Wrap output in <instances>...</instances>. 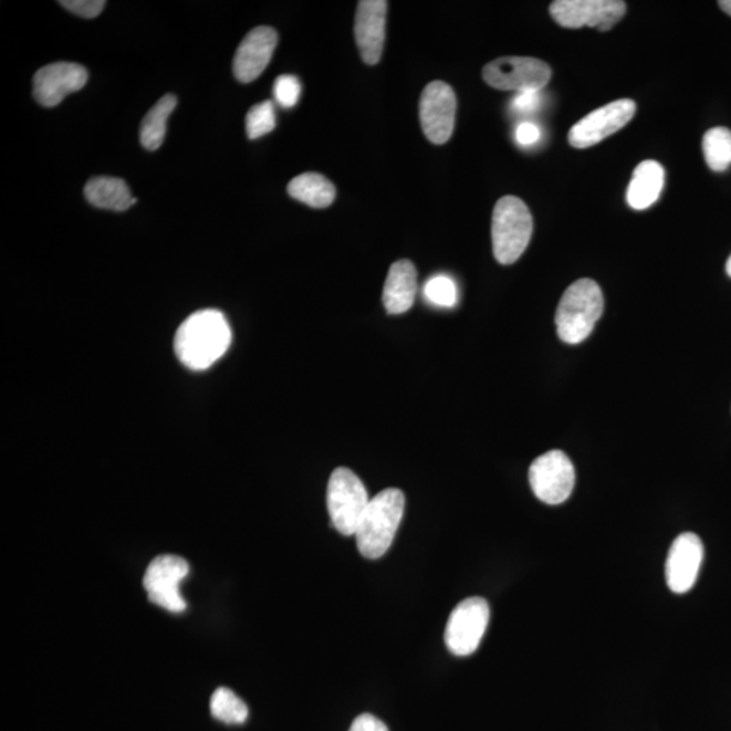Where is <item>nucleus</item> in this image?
Listing matches in <instances>:
<instances>
[{
    "mask_svg": "<svg viewBox=\"0 0 731 731\" xmlns=\"http://www.w3.org/2000/svg\"><path fill=\"white\" fill-rule=\"evenodd\" d=\"M232 330L223 313L203 310L192 313L177 331L174 349L190 370L202 372L213 366L228 352Z\"/></svg>",
    "mask_w": 731,
    "mask_h": 731,
    "instance_id": "obj_1",
    "label": "nucleus"
},
{
    "mask_svg": "<svg viewBox=\"0 0 731 731\" xmlns=\"http://www.w3.org/2000/svg\"><path fill=\"white\" fill-rule=\"evenodd\" d=\"M405 510L400 489L389 488L370 499L356 529V545L367 560H378L388 552L395 540Z\"/></svg>",
    "mask_w": 731,
    "mask_h": 731,
    "instance_id": "obj_2",
    "label": "nucleus"
},
{
    "mask_svg": "<svg viewBox=\"0 0 731 731\" xmlns=\"http://www.w3.org/2000/svg\"><path fill=\"white\" fill-rule=\"evenodd\" d=\"M604 311L602 289L595 281L583 278L572 283L562 295L555 325L562 342L578 344L587 340Z\"/></svg>",
    "mask_w": 731,
    "mask_h": 731,
    "instance_id": "obj_3",
    "label": "nucleus"
},
{
    "mask_svg": "<svg viewBox=\"0 0 731 731\" xmlns=\"http://www.w3.org/2000/svg\"><path fill=\"white\" fill-rule=\"evenodd\" d=\"M533 234V216L522 199L500 198L493 210L492 243L500 264L515 263L523 255Z\"/></svg>",
    "mask_w": 731,
    "mask_h": 731,
    "instance_id": "obj_4",
    "label": "nucleus"
},
{
    "mask_svg": "<svg viewBox=\"0 0 731 731\" xmlns=\"http://www.w3.org/2000/svg\"><path fill=\"white\" fill-rule=\"evenodd\" d=\"M370 499L364 482L354 471L337 468L331 474L327 489V505L331 522L341 534L355 535Z\"/></svg>",
    "mask_w": 731,
    "mask_h": 731,
    "instance_id": "obj_5",
    "label": "nucleus"
},
{
    "mask_svg": "<svg viewBox=\"0 0 731 731\" xmlns=\"http://www.w3.org/2000/svg\"><path fill=\"white\" fill-rule=\"evenodd\" d=\"M552 69L540 59L500 58L483 66L489 86L503 92H542L552 79Z\"/></svg>",
    "mask_w": 731,
    "mask_h": 731,
    "instance_id": "obj_6",
    "label": "nucleus"
},
{
    "mask_svg": "<svg viewBox=\"0 0 731 731\" xmlns=\"http://www.w3.org/2000/svg\"><path fill=\"white\" fill-rule=\"evenodd\" d=\"M529 480L537 499L549 505H558L570 499L575 489L576 471L564 451L552 450L531 464Z\"/></svg>",
    "mask_w": 731,
    "mask_h": 731,
    "instance_id": "obj_7",
    "label": "nucleus"
},
{
    "mask_svg": "<svg viewBox=\"0 0 731 731\" xmlns=\"http://www.w3.org/2000/svg\"><path fill=\"white\" fill-rule=\"evenodd\" d=\"M489 604L482 597H469L458 604L447 622L445 643L452 655L464 657L474 654L489 624Z\"/></svg>",
    "mask_w": 731,
    "mask_h": 731,
    "instance_id": "obj_8",
    "label": "nucleus"
},
{
    "mask_svg": "<svg viewBox=\"0 0 731 731\" xmlns=\"http://www.w3.org/2000/svg\"><path fill=\"white\" fill-rule=\"evenodd\" d=\"M189 575V564L174 554L159 555L150 562L144 576V588L148 599L170 613H184L186 602L180 595L179 584Z\"/></svg>",
    "mask_w": 731,
    "mask_h": 731,
    "instance_id": "obj_9",
    "label": "nucleus"
},
{
    "mask_svg": "<svg viewBox=\"0 0 731 731\" xmlns=\"http://www.w3.org/2000/svg\"><path fill=\"white\" fill-rule=\"evenodd\" d=\"M622 0H555L550 14L562 28H596L607 32L626 14Z\"/></svg>",
    "mask_w": 731,
    "mask_h": 731,
    "instance_id": "obj_10",
    "label": "nucleus"
},
{
    "mask_svg": "<svg viewBox=\"0 0 731 731\" xmlns=\"http://www.w3.org/2000/svg\"><path fill=\"white\" fill-rule=\"evenodd\" d=\"M457 98L449 84L435 81L425 88L420 100L422 132L432 144L442 145L455 132Z\"/></svg>",
    "mask_w": 731,
    "mask_h": 731,
    "instance_id": "obj_11",
    "label": "nucleus"
},
{
    "mask_svg": "<svg viewBox=\"0 0 731 731\" xmlns=\"http://www.w3.org/2000/svg\"><path fill=\"white\" fill-rule=\"evenodd\" d=\"M636 112L637 106L631 100L615 101L597 108L573 125L567 136L570 144L578 149L594 147L630 123Z\"/></svg>",
    "mask_w": 731,
    "mask_h": 731,
    "instance_id": "obj_12",
    "label": "nucleus"
},
{
    "mask_svg": "<svg viewBox=\"0 0 731 731\" xmlns=\"http://www.w3.org/2000/svg\"><path fill=\"white\" fill-rule=\"evenodd\" d=\"M87 79V70L81 64L60 62L42 66L33 79L34 98L42 106H58L66 95L86 86Z\"/></svg>",
    "mask_w": 731,
    "mask_h": 731,
    "instance_id": "obj_13",
    "label": "nucleus"
},
{
    "mask_svg": "<svg viewBox=\"0 0 731 731\" xmlns=\"http://www.w3.org/2000/svg\"><path fill=\"white\" fill-rule=\"evenodd\" d=\"M703 557V543L697 534L685 533L676 537L666 565L669 589L679 595L691 591L697 583Z\"/></svg>",
    "mask_w": 731,
    "mask_h": 731,
    "instance_id": "obj_14",
    "label": "nucleus"
},
{
    "mask_svg": "<svg viewBox=\"0 0 731 731\" xmlns=\"http://www.w3.org/2000/svg\"><path fill=\"white\" fill-rule=\"evenodd\" d=\"M278 34L273 28L252 29L238 48L233 60V74L241 83H251L262 75L273 58Z\"/></svg>",
    "mask_w": 731,
    "mask_h": 731,
    "instance_id": "obj_15",
    "label": "nucleus"
},
{
    "mask_svg": "<svg viewBox=\"0 0 731 731\" xmlns=\"http://www.w3.org/2000/svg\"><path fill=\"white\" fill-rule=\"evenodd\" d=\"M386 13L385 0H362L355 18V38L364 62L377 64L383 56L385 44Z\"/></svg>",
    "mask_w": 731,
    "mask_h": 731,
    "instance_id": "obj_16",
    "label": "nucleus"
},
{
    "mask_svg": "<svg viewBox=\"0 0 731 731\" xmlns=\"http://www.w3.org/2000/svg\"><path fill=\"white\" fill-rule=\"evenodd\" d=\"M418 294V271L407 259L391 264L386 278L383 301L389 314H403L414 306Z\"/></svg>",
    "mask_w": 731,
    "mask_h": 731,
    "instance_id": "obj_17",
    "label": "nucleus"
},
{
    "mask_svg": "<svg viewBox=\"0 0 731 731\" xmlns=\"http://www.w3.org/2000/svg\"><path fill=\"white\" fill-rule=\"evenodd\" d=\"M666 173L660 163L645 160L633 173L630 185L627 187V203L634 210H645L656 203L660 198Z\"/></svg>",
    "mask_w": 731,
    "mask_h": 731,
    "instance_id": "obj_18",
    "label": "nucleus"
},
{
    "mask_svg": "<svg viewBox=\"0 0 731 731\" xmlns=\"http://www.w3.org/2000/svg\"><path fill=\"white\" fill-rule=\"evenodd\" d=\"M84 196L95 208L124 211L135 205L128 185L123 179L113 177H95L84 187Z\"/></svg>",
    "mask_w": 731,
    "mask_h": 731,
    "instance_id": "obj_19",
    "label": "nucleus"
},
{
    "mask_svg": "<svg viewBox=\"0 0 731 731\" xmlns=\"http://www.w3.org/2000/svg\"><path fill=\"white\" fill-rule=\"evenodd\" d=\"M288 192L290 197L316 209L328 208L336 197L334 184L317 173L299 175L289 184Z\"/></svg>",
    "mask_w": 731,
    "mask_h": 731,
    "instance_id": "obj_20",
    "label": "nucleus"
},
{
    "mask_svg": "<svg viewBox=\"0 0 731 731\" xmlns=\"http://www.w3.org/2000/svg\"><path fill=\"white\" fill-rule=\"evenodd\" d=\"M177 104V96L167 94L144 117L140 128V142L145 149L156 150L161 147L166 137L167 119L171 116Z\"/></svg>",
    "mask_w": 731,
    "mask_h": 731,
    "instance_id": "obj_21",
    "label": "nucleus"
},
{
    "mask_svg": "<svg viewBox=\"0 0 731 731\" xmlns=\"http://www.w3.org/2000/svg\"><path fill=\"white\" fill-rule=\"evenodd\" d=\"M703 154L712 171L723 173L731 166V130L717 126L703 137Z\"/></svg>",
    "mask_w": 731,
    "mask_h": 731,
    "instance_id": "obj_22",
    "label": "nucleus"
},
{
    "mask_svg": "<svg viewBox=\"0 0 731 731\" xmlns=\"http://www.w3.org/2000/svg\"><path fill=\"white\" fill-rule=\"evenodd\" d=\"M210 711L216 719L229 724L244 723L249 718V707L228 688L216 690L210 699Z\"/></svg>",
    "mask_w": 731,
    "mask_h": 731,
    "instance_id": "obj_23",
    "label": "nucleus"
},
{
    "mask_svg": "<svg viewBox=\"0 0 731 731\" xmlns=\"http://www.w3.org/2000/svg\"><path fill=\"white\" fill-rule=\"evenodd\" d=\"M275 108L273 102L265 101L250 108L246 118L247 135L251 140L269 135L275 129Z\"/></svg>",
    "mask_w": 731,
    "mask_h": 731,
    "instance_id": "obj_24",
    "label": "nucleus"
},
{
    "mask_svg": "<svg viewBox=\"0 0 731 731\" xmlns=\"http://www.w3.org/2000/svg\"><path fill=\"white\" fill-rule=\"evenodd\" d=\"M425 294L434 305L452 307L457 304L456 282L450 276L437 275L426 283Z\"/></svg>",
    "mask_w": 731,
    "mask_h": 731,
    "instance_id": "obj_25",
    "label": "nucleus"
},
{
    "mask_svg": "<svg viewBox=\"0 0 731 731\" xmlns=\"http://www.w3.org/2000/svg\"><path fill=\"white\" fill-rule=\"evenodd\" d=\"M274 96L278 104L290 108L297 105L301 96V83L293 75H281L274 83Z\"/></svg>",
    "mask_w": 731,
    "mask_h": 731,
    "instance_id": "obj_26",
    "label": "nucleus"
},
{
    "mask_svg": "<svg viewBox=\"0 0 731 731\" xmlns=\"http://www.w3.org/2000/svg\"><path fill=\"white\" fill-rule=\"evenodd\" d=\"M543 102L542 92H523L513 96L511 108L519 116H531L540 111Z\"/></svg>",
    "mask_w": 731,
    "mask_h": 731,
    "instance_id": "obj_27",
    "label": "nucleus"
},
{
    "mask_svg": "<svg viewBox=\"0 0 731 731\" xmlns=\"http://www.w3.org/2000/svg\"><path fill=\"white\" fill-rule=\"evenodd\" d=\"M60 4L79 17L95 18L104 11L106 2H102V0H63Z\"/></svg>",
    "mask_w": 731,
    "mask_h": 731,
    "instance_id": "obj_28",
    "label": "nucleus"
},
{
    "mask_svg": "<svg viewBox=\"0 0 731 731\" xmlns=\"http://www.w3.org/2000/svg\"><path fill=\"white\" fill-rule=\"evenodd\" d=\"M541 137L542 130L540 126L535 125L534 123L524 121V123L518 125L515 138L516 143L521 145V147H533V145L540 143Z\"/></svg>",
    "mask_w": 731,
    "mask_h": 731,
    "instance_id": "obj_29",
    "label": "nucleus"
},
{
    "mask_svg": "<svg viewBox=\"0 0 731 731\" xmlns=\"http://www.w3.org/2000/svg\"><path fill=\"white\" fill-rule=\"evenodd\" d=\"M348 731H389L383 721L372 714H362L355 719Z\"/></svg>",
    "mask_w": 731,
    "mask_h": 731,
    "instance_id": "obj_30",
    "label": "nucleus"
},
{
    "mask_svg": "<svg viewBox=\"0 0 731 731\" xmlns=\"http://www.w3.org/2000/svg\"><path fill=\"white\" fill-rule=\"evenodd\" d=\"M718 4L719 8L724 11V13L731 17V0H721V2H718Z\"/></svg>",
    "mask_w": 731,
    "mask_h": 731,
    "instance_id": "obj_31",
    "label": "nucleus"
},
{
    "mask_svg": "<svg viewBox=\"0 0 731 731\" xmlns=\"http://www.w3.org/2000/svg\"><path fill=\"white\" fill-rule=\"evenodd\" d=\"M727 273H728V275L731 278V255H730V258L728 259V263H727Z\"/></svg>",
    "mask_w": 731,
    "mask_h": 731,
    "instance_id": "obj_32",
    "label": "nucleus"
}]
</instances>
